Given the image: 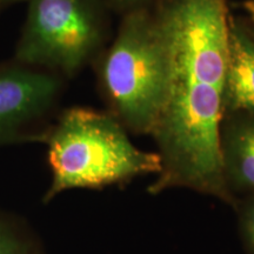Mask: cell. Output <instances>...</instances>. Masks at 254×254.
Masks as SVG:
<instances>
[{
    "mask_svg": "<svg viewBox=\"0 0 254 254\" xmlns=\"http://www.w3.org/2000/svg\"><path fill=\"white\" fill-rule=\"evenodd\" d=\"M166 93L152 136L161 168L152 193L187 187L231 201L222 165L228 9L226 0H158Z\"/></svg>",
    "mask_w": 254,
    "mask_h": 254,
    "instance_id": "6da1fadb",
    "label": "cell"
},
{
    "mask_svg": "<svg viewBox=\"0 0 254 254\" xmlns=\"http://www.w3.org/2000/svg\"><path fill=\"white\" fill-rule=\"evenodd\" d=\"M45 140L52 170L45 201L64 190L100 189L160 172L159 154L136 147L125 126L111 112L88 107L66 110Z\"/></svg>",
    "mask_w": 254,
    "mask_h": 254,
    "instance_id": "7a4b0ae2",
    "label": "cell"
},
{
    "mask_svg": "<svg viewBox=\"0 0 254 254\" xmlns=\"http://www.w3.org/2000/svg\"><path fill=\"white\" fill-rule=\"evenodd\" d=\"M100 90L127 131L152 134L166 93V56L153 6L122 15L97 60Z\"/></svg>",
    "mask_w": 254,
    "mask_h": 254,
    "instance_id": "3957f363",
    "label": "cell"
},
{
    "mask_svg": "<svg viewBox=\"0 0 254 254\" xmlns=\"http://www.w3.org/2000/svg\"><path fill=\"white\" fill-rule=\"evenodd\" d=\"M26 19L15 62L71 78L97 60L109 39V13L100 0H25Z\"/></svg>",
    "mask_w": 254,
    "mask_h": 254,
    "instance_id": "277c9868",
    "label": "cell"
},
{
    "mask_svg": "<svg viewBox=\"0 0 254 254\" xmlns=\"http://www.w3.org/2000/svg\"><path fill=\"white\" fill-rule=\"evenodd\" d=\"M64 78L12 59L0 64V146L43 139L37 126L57 104Z\"/></svg>",
    "mask_w": 254,
    "mask_h": 254,
    "instance_id": "5b68a950",
    "label": "cell"
},
{
    "mask_svg": "<svg viewBox=\"0 0 254 254\" xmlns=\"http://www.w3.org/2000/svg\"><path fill=\"white\" fill-rule=\"evenodd\" d=\"M224 104L225 114L254 116V38L247 24L232 14L228 19Z\"/></svg>",
    "mask_w": 254,
    "mask_h": 254,
    "instance_id": "8992f818",
    "label": "cell"
},
{
    "mask_svg": "<svg viewBox=\"0 0 254 254\" xmlns=\"http://www.w3.org/2000/svg\"><path fill=\"white\" fill-rule=\"evenodd\" d=\"M220 147L228 186L254 190V116L227 113L221 123Z\"/></svg>",
    "mask_w": 254,
    "mask_h": 254,
    "instance_id": "52a82bcc",
    "label": "cell"
},
{
    "mask_svg": "<svg viewBox=\"0 0 254 254\" xmlns=\"http://www.w3.org/2000/svg\"><path fill=\"white\" fill-rule=\"evenodd\" d=\"M0 254H38V251L20 228L0 217Z\"/></svg>",
    "mask_w": 254,
    "mask_h": 254,
    "instance_id": "ba28073f",
    "label": "cell"
},
{
    "mask_svg": "<svg viewBox=\"0 0 254 254\" xmlns=\"http://www.w3.org/2000/svg\"><path fill=\"white\" fill-rule=\"evenodd\" d=\"M109 12L124 15L128 12L151 7L158 0H100Z\"/></svg>",
    "mask_w": 254,
    "mask_h": 254,
    "instance_id": "9c48e42d",
    "label": "cell"
},
{
    "mask_svg": "<svg viewBox=\"0 0 254 254\" xmlns=\"http://www.w3.org/2000/svg\"><path fill=\"white\" fill-rule=\"evenodd\" d=\"M243 226L247 243H249L250 247L254 252V202H252V204L246 208L245 213H244Z\"/></svg>",
    "mask_w": 254,
    "mask_h": 254,
    "instance_id": "30bf717a",
    "label": "cell"
},
{
    "mask_svg": "<svg viewBox=\"0 0 254 254\" xmlns=\"http://www.w3.org/2000/svg\"><path fill=\"white\" fill-rule=\"evenodd\" d=\"M243 8L249 15L251 24L254 26V0H247V1L244 2Z\"/></svg>",
    "mask_w": 254,
    "mask_h": 254,
    "instance_id": "8fae6325",
    "label": "cell"
},
{
    "mask_svg": "<svg viewBox=\"0 0 254 254\" xmlns=\"http://www.w3.org/2000/svg\"><path fill=\"white\" fill-rule=\"evenodd\" d=\"M19 2H25V0H0V12Z\"/></svg>",
    "mask_w": 254,
    "mask_h": 254,
    "instance_id": "7c38bea8",
    "label": "cell"
},
{
    "mask_svg": "<svg viewBox=\"0 0 254 254\" xmlns=\"http://www.w3.org/2000/svg\"><path fill=\"white\" fill-rule=\"evenodd\" d=\"M247 26H249V30L251 32V34H252V37L254 38V26H253V25H247Z\"/></svg>",
    "mask_w": 254,
    "mask_h": 254,
    "instance_id": "4fadbf2b",
    "label": "cell"
}]
</instances>
